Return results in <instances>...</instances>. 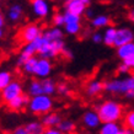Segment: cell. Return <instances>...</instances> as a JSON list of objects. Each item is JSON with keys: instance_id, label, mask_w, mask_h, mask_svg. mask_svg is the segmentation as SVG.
<instances>
[{"instance_id": "18", "label": "cell", "mask_w": 134, "mask_h": 134, "mask_svg": "<svg viewBox=\"0 0 134 134\" xmlns=\"http://www.w3.org/2000/svg\"><path fill=\"white\" fill-rule=\"evenodd\" d=\"M116 33L117 29L114 26H108L105 29L103 32V43L108 47H114V41H116Z\"/></svg>"}, {"instance_id": "28", "label": "cell", "mask_w": 134, "mask_h": 134, "mask_svg": "<svg viewBox=\"0 0 134 134\" xmlns=\"http://www.w3.org/2000/svg\"><path fill=\"white\" fill-rule=\"evenodd\" d=\"M126 79V82H127V87H128V91H127V93L124 95L127 98H134V74H132V75H128L127 77H124Z\"/></svg>"}, {"instance_id": "4", "label": "cell", "mask_w": 134, "mask_h": 134, "mask_svg": "<svg viewBox=\"0 0 134 134\" xmlns=\"http://www.w3.org/2000/svg\"><path fill=\"white\" fill-rule=\"evenodd\" d=\"M22 93H24V86H22V84H21L20 81H17V80H12V81L0 92V96H1L3 102L8 103V102H10L15 97L22 95Z\"/></svg>"}, {"instance_id": "5", "label": "cell", "mask_w": 134, "mask_h": 134, "mask_svg": "<svg viewBox=\"0 0 134 134\" xmlns=\"http://www.w3.org/2000/svg\"><path fill=\"white\" fill-rule=\"evenodd\" d=\"M43 33H42V30L40 27V25L37 24H29L26 25L25 27H22V30L20 31V41L24 42V43H30V42L37 40L38 37H41Z\"/></svg>"}, {"instance_id": "31", "label": "cell", "mask_w": 134, "mask_h": 134, "mask_svg": "<svg viewBox=\"0 0 134 134\" xmlns=\"http://www.w3.org/2000/svg\"><path fill=\"white\" fill-rule=\"evenodd\" d=\"M53 25H54L55 27H62V26H64L65 25L64 14H62V12L55 14V15L53 16Z\"/></svg>"}, {"instance_id": "35", "label": "cell", "mask_w": 134, "mask_h": 134, "mask_svg": "<svg viewBox=\"0 0 134 134\" xmlns=\"http://www.w3.org/2000/svg\"><path fill=\"white\" fill-rule=\"evenodd\" d=\"M11 134H29V132H27L26 126H20V127H16L15 129L12 130Z\"/></svg>"}, {"instance_id": "46", "label": "cell", "mask_w": 134, "mask_h": 134, "mask_svg": "<svg viewBox=\"0 0 134 134\" xmlns=\"http://www.w3.org/2000/svg\"><path fill=\"white\" fill-rule=\"evenodd\" d=\"M132 132H133V134H134V129H132Z\"/></svg>"}, {"instance_id": "32", "label": "cell", "mask_w": 134, "mask_h": 134, "mask_svg": "<svg viewBox=\"0 0 134 134\" xmlns=\"http://www.w3.org/2000/svg\"><path fill=\"white\" fill-rule=\"evenodd\" d=\"M57 92L62 96H65V95H68L69 93V86L68 84H65V82H59L57 85Z\"/></svg>"}, {"instance_id": "37", "label": "cell", "mask_w": 134, "mask_h": 134, "mask_svg": "<svg viewBox=\"0 0 134 134\" xmlns=\"http://www.w3.org/2000/svg\"><path fill=\"white\" fill-rule=\"evenodd\" d=\"M62 54H63V55H64V58H66V59H73V58H74L73 52H71L69 48H66V47L62 51Z\"/></svg>"}, {"instance_id": "19", "label": "cell", "mask_w": 134, "mask_h": 134, "mask_svg": "<svg viewBox=\"0 0 134 134\" xmlns=\"http://www.w3.org/2000/svg\"><path fill=\"white\" fill-rule=\"evenodd\" d=\"M43 37H46L48 41H59L63 40L64 37V32L60 30V27H51V29L46 30L43 32Z\"/></svg>"}, {"instance_id": "36", "label": "cell", "mask_w": 134, "mask_h": 134, "mask_svg": "<svg viewBox=\"0 0 134 134\" xmlns=\"http://www.w3.org/2000/svg\"><path fill=\"white\" fill-rule=\"evenodd\" d=\"M43 134H64L58 127H53V128H46Z\"/></svg>"}, {"instance_id": "21", "label": "cell", "mask_w": 134, "mask_h": 134, "mask_svg": "<svg viewBox=\"0 0 134 134\" xmlns=\"http://www.w3.org/2000/svg\"><path fill=\"white\" fill-rule=\"evenodd\" d=\"M29 95L32 97V96H38V95H43V84H42V80H32L29 85Z\"/></svg>"}, {"instance_id": "25", "label": "cell", "mask_w": 134, "mask_h": 134, "mask_svg": "<svg viewBox=\"0 0 134 134\" xmlns=\"http://www.w3.org/2000/svg\"><path fill=\"white\" fill-rule=\"evenodd\" d=\"M58 128L64 134H66V133H70V132H75L76 126H75V122L70 121V119H62L60 123L58 124Z\"/></svg>"}, {"instance_id": "27", "label": "cell", "mask_w": 134, "mask_h": 134, "mask_svg": "<svg viewBox=\"0 0 134 134\" xmlns=\"http://www.w3.org/2000/svg\"><path fill=\"white\" fill-rule=\"evenodd\" d=\"M64 31L66 35L70 36H75L81 31V24L80 22H70V24L64 25Z\"/></svg>"}, {"instance_id": "11", "label": "cell", "mask_w": 134, "mask_h": 134, "mask_svg": "<svg viewBox=\"0 0 134 134\" xmlns=\"http://www.w3.org/2000/svg\"><path fill=\"white\" fill-rule=\"evenodd\" d=\"M90 3H91V0H70L69 3L65 4V10L81 16L82 14H85Z\"/></svg>"}, {"instance_id": "16", "label": "cell", "mask_w": 134, "mask_h": 134, "mask_svg": "<svg viewBox=\"0 0 134 134\" xmlns=\"http://www.w3.org/2000/svg\"><path fill=\"white\" fill-rule=\"evenodd\" d=\"M29 102H30V98L22 93L20 96L15 97L14 100H11L10 102H8L6 105H8V107L11 111H21L26 105H29Z\"/></svg>"}, {"instance_id": "45", "label": "cell", "mask_w": 134, "mask_h": 134, "mask_svg": "<svg viewBox=\"0 0 134 134\" xmlns=\"http://www.w3.org/2000/svg\"><path fill=\"white\" fill-rule=\"evenodd\" d=\"M66 134H77L76 132H70V133H66Z\"/></svg>"}, {"instance_id": "43", "label": "cell", "mask_w": 134, "mask_h": 134, "mask_svg": "<svg viewBox=\"0 0 134 134\" xmlns=\"http://www.w3.org/2000/svg\"><path fill=\"white\" fill-rule=\"evenodd\" d=\"M4 36V31H3V29H0V38Z\"/></svg>"}, {"instance_id": "10", "label": "cell", "mask_w": 134, "mask_h": 134, "mask_svg": "<svg viewBox=\"0 0 134 134\" xmlns=\"http://www.w3.org/2000/svg\"><path fill=\"white\" fill-rule=\"evenodd\" d=\"M134 38V32L128 27H121L117 29V33H116V41H114V47L118 48L121 46L133 42Z\"/></svg>"}, {"instance_id": "33", "label": "cell", "mask_w": 134, "mask_h": 134, "mask_svg": "<svg viewBox=\"0 0 134 134\" xmlns=\"http://www.w3.org/2000/svg\"><path fill=\"white\" fill-rule=\"evenodd\" d=\"M91 41H92L95 44L103 43V33H101V32H93L92 35H91Z\"/></svg>"}, {"instance_id": "6", "label": "cell", "mask_w": 134, "mask_h": 134, "mask_svg": "<svg viewBox=\"0 0 134 134\" xmlns=\"http://www.w3.org/2000/svg\"><path fill=\"white\" fill-rule=\"evenodd\" d=\"M31 9L37 19H46L51 14V4L48 0H31Z\"/></svg>"}, {"instance_id": "2", "label": "cell", "mask_w": 134, "mask_h": 134, "mask_svg": "<svg viewBox=\"0 0 134 134\" xmlns=\"http://www.w3.org/2000/svg\"><path fill=\"white\" fill-rule=\"evenodd\" d=\"M53 100L49 95H38V96H32L30 98V102L27 107H29V111L33 114H40V116H43V114L48 113L53 110Z\"/></svg>"}, {"instance_id": "34", "label": "cell", "mask_w": 134, "mask_h": 134, "mask_svg": "<svg viewBox=\"0 0 134 134\" xmlns=\"http://www.w3.org/2000/svg\"><path fill=\"white\" fill-rule=\"evenodd\" d=\"M130 70H132V69H130V68L126 64V63H124V62H122L121 64L118 65V68H117V71L121 74V75H127Z\"/></svg>"}, {"instance_id": "12", "label": "cell", "mask_w": 134, "mask_h": 134, "mask_svg": "<svg viewBox=\"0 0 134 134\" xmlns=\"http://www.w3.org/2000/svg\"><path fill=\"white\" fill-rule=\"evenodd\" d=\"M105 90V84L101 80H91V81L86 85V95L90 97H95L98 93H101Z\"/></svg>"}, {"instance_id": "40", "label": "cell", "mask_w": 134, "mask_h": 134, "mask_svg": "<svg viewBox=\"0 0 134 134\" xmlns=\"http://www.w3.org/2000/svg\"><path fill=\"white\" fill-rule=\"evenodd\" d=\"M118 134H133V132H132V129H129V128H122V129L119 130V133Z\"/></svg>"}, {"instance_id": "15", "label": "cell", "mask_w": 134, "mask_h": 134, "mask_svg": "<svg viewBox=\"0 0 134 134\" xmlns=\"http://www.w3.org/2000/svg\"><path fill=\"white\" fill-rule=\"evenodd\" d=\"M132 55H134V42L126 43V44H123L117 48V57L122 62L129 59Z\"/></svg>"}, {"instance_id": "48", "label": "cell", "mask_w": 134, "mask_h": 134, "mask_svg": "<svg viewBox=\"0 0 134 134\" xmlns=\"http://www.w3.org/2000/svg\"><path fill=\"white\" fill-rule=\"evenodd\" d=\"M0 5H1V3H0Z\"/></svg>"}, {"instance_id": "20", "label": "cell", "mask_w": 134, "mask_h": 134, "mask_svg": "<svg viewBox=\"0 0 134 134\" xmlns=\"http://www.w3.org/2000/svg\"><path fill=\"white\" fill-rule=\"evenodd\" d=\"M110 17L107 16V15H97V16H95L91 20V25H92L93 29H106V27H108L110 26Z\"/></svg>"}, {"instance_id": "30", "label": "cell", "mask_w": 134, "mask_h": 134, "mask_svg": "<svg viewBox=\"0 0 134 134\" xmlns=\"http://www.w3.org/2000/svg\"><path fill=\"white\" fill-rule=\"evenodd\" d=\"M124 124H126L127 128L134 129V110L129 111V112L126 114V117H124Z\"/></svg>"}, {"instance_id": "1", "label": "cell", "mask_w": 134, "mask_h": 134, "mask_svg": "<svg viewBox=\"0 0 134 134\" xmlns=\"http://www.w3.org/2000/svg\"><path fill=\"white\" fill-rule=\"evenodd\" d=\"M98 116L101 122H119L123 117V106L114 100H107L97 106Z\"/></svg>"}, {"instance_id": "29", "label": "cell", "mask_w": 134, "mask_h": 134, "mask_svg": "<svg viewBox=\"0 0 134 134\" xmlns=\"http://www.w3.org/2000/svg\"><path fill=\"white\" fill-rule=\"evenodd\" d=\"M64 19H65V24H70V22H80L81 21V16L80 15H76L74 12L66 11L64 12Z\"/></svg>"}, {"instance_id": "42", "label": "cell", "mask_w": 134, "mask_h": 134, "mask_svg": "<svg viewBox=\"0 0 134 134\" xmlns=\"http://www.w3.org/2000/svg\"><path fill=\"white\" fill-rule=\"evenodd\" d=\"M128 19H129L132 22H134V9H132L129 11V14H128Z\"/></svg>"}, {"instance_id": "39", "label": "cell", "mask_w": 134, "mask_h": 134, "mask_svg": "<svg viewBox=\"0 0 134 134\" xmlns=\"http://www.w3.org/2000/svg\"><path fill=\"white\" fill-rule=\"evenodd\" d=\"M124 63H126L128 66H129L130 69H134V55H132V57L129 58V59H127V60H124Z\"/></svg>"}, {"instance_id": "9", "label": "cell", "mask_w": 134, "mask_h": 134, "mask_svg": "<svg viewBox=\"0 0 134 134\" xmlns=\"http://www.w3.org/2000/svg\"><path fill=\"white\" fill-rule=\"evenodd\" d=\"M81 122H82V126L85 128H87V129H97L102 123L97 111H92V110L86 111L85 113L82 114Z\"/></svg>"}, {"instance_id": "3", "label": "cell", "mask_w": 134, "mask_h": 134, "mask_svg": "<svg viewBox=\"0 0 134 134\" xmlns=\"http://www.w3.org/2000/svg\"><path fill=\"white\" fill-rule=\"evenodd\" d=\"M43 36V35H42ZM65 48V43L63 40L59 41H48L46 37H43L41 48L38 51L40 58H46V59H53L62 53V51Z\"/></svg>"}, {"instance_id": "47", "label": "cell", "mask_w": 134, "mask_h": 134, "mask_svg": "<svg viewBox=\"0 0 134 134\" xmlns=\"http://www.w3.org/2000/svg\"><path fill=\"white\" fill-rule=\"evenodd\" d=\"M133 42H134V38H133Z\"/></svg>"}, {"instance_id": "17", "label": "cell", "mask_w": 134, "mask_h": 134, "mask_svg": "<svg viewBox=\"0 0 134 134\" xmlns=\"http://www.w3.org/2000/svg\"><path fill=\"white\" fill-rule=\"evenodd\" d=\"M24 15V9L20 4H14L11 5L8 10V19L11 22H17Z\"/></svg>"}, {"instance_id": "44", "label": "cell", "mask_w": 134, "mask_h": 134, "mask_svg": "<svg viewBox=\"0 0 134 134\" xmlns=\"http://www.w3.org/2000/svg\"><path fill=\"white\" fill-rule=\"evenodd\" d=\"M60 1H62V3H64V4H66V3H69L70 0H60Z\"/></svg>"}, {"instance_id": "38", "label": "cell", "mask_w": 134, "mask_h": 134, "mask_svg": "<svg viewBox=\"0 0 134 134\" xmlns=\"http://www.w3.org/2000/svg\"><path fill=\"white\" fill-rule=\"evenodd\" d=\"M85 16L87 17V19H91L92 20L93 17H95V12H93V10L92 9H86V11H85Z\"/></svg>"}, {"instance_id": "41", "label": "cell", "mask_w": 134, "mask_h": 134, "mask_svg": "<svg viewBox=\"0 0 134 134\" xmlns=\"http://www.w3.org/2000/svg\"><path fill=\"white\" fill-rule=\"evenodd\" d=\"M4 25H5V17H4V15L0 12V29H3Z\"/></svg>"}, {"instance_id": "22", "label": "cell", "mask_w": 134, "mask_h": 134, "mask_svg": "<svg viewBox=\"0 0 134 134\" xmlns=\"http://www.w3.org/2000/svg\"><path fill=\"white\" fill-rule=\"evenodd\" d=\"M26 128H27L29 134H43L46 130L44 124L42 122H38V121H33V122L27 123Z\"/></svg>"}, {"instance_id": "8", "label": "cell", "mask_w": 134, "mask_h": 134, "mask_svg": "<svg viewBox=\"0 0 134 134\" xmlns=\"http://www.w3.org/2000/svg\"><path fill=\"white\" fill-rule=\"evenodd\" d=\"M53 70V64L51 59H46V58H38L36 65V70H35V76L38 79H46L49 77Z\"/></svg>"}, {"instance_id": "13", "label": "cell", "mask_w": 134, "mask_h": 134, "mask_svg": "<svg viewBox=\"0 0 134 134\" xmlns=\"http://www.w3.org/2000/svg\"><path fill=\"white\" fill-rule=\"evenodd\" d=\"M62 119L63 118L57 112H48V113L43 114L41 122L44 124L46 128H53V127H58V124L60 123Z\"/></svg>"}, {"instance_id": "24", "label": "cell", "mask_w": 134, "mask_h": 134, "mask_svg": "<svg viewBox=\"0 0 134 134\" xmlns=\"http://www.w3.org/2000/svg\"><path fill=\"white\" fill-rule=\"evenodd\" d=\"M37 62H38V58H36L35 55L29 58V59L26 60V63L22 65V70H24L26 74H29V75H33V74H35V70H36Z\"/></svg>"}, {"instance_id": "23", "label": "cell", "mask_w": 134, "mask_h": 134, "mask_svg": "<svg viewBox=\"0 0 134 134\" xmlns=\"http://www.w3.org/2000/svg\"><path fill=\"white\" fill-rule=\"evenodd\" d=\"M42 84H43V92H44V95L52 96L53 93L57 92V85H55V82L53 81L52 79H49V77L42 79Z\"/></svg>"}, {"instance_id": "26", "label": "cell", "mask_w": 134, "mask_h": 134, "mask_svg": "<svg viewBox=\"0 0 134 134\" xmlns=\"http://www.w3.org/2000/svg\"><path fill=\"white\" fill-rule=\"evenodd\" d=\"M12 74L8 70H0V92L12 81Z\"/></svg>"}, {"instance_id": "7", "label": "cell", "mask_w": 134, "mask_h": 134, "mask_svg": "<svg viewBox=\"0 0 134 134\" xmlns=\"http://www.w3.org/2000/svg\"><path fill=\"white\" fill-rule=\"evenodd\" d=\"M105 91L112 95H126L128 91L126 79H113L105 82Z\"/></svg>"}, {"instance_id": "14", "label": "cell", "mask_w": 134, "mask_h": 134, "mask_svg": "<svg viewBox=\"0 0 134 134\" xmlns=\"http://www.w3.org/2000/svg\"><path fill=\"white\" fill-rule=\"evenodd\" d=\"M122 129V126L118 122H105L98 127L97 134H118Z\"/></svg>"}]
</instances>
